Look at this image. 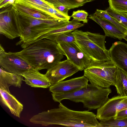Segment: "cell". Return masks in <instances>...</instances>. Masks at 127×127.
<instances>
[{
    "label": "cell",
    "mask_w": 127,
    "mask_h": 127,
    "mask_svg": "<svg viewBox=\"0 0 127 127\" xmlns=\"http://www.w3.org/2000/svg\"><path fill=\"white\" fill-rule=\"evenodd\" d=\"M106 10L119 23L127 29V17L121 13L115 11L109 7Z\"/></svg>",
    "instance_id": "cell-27"
},
{
    "label": "cell",
    "mask_w": 127,
    "mask_h": 127,
    "mask_svg": "<svg viewBox=\"0 0 127 127\" xmlns=\"http://www.w3.org/2000/svg\"><path fill=\"white\" fill-rule=\"evenodd\" d=\"M53 4L54 6L60 5L66 6L71 9L78 8L84 5L86 3L95 0H45Z\"/></svg>",
    "instance_id": "cell-22"
},
{
    "label": "cell",
    "mask_w": 127,
    "mask_h": 127,
    "mask_svg": "<svg viewBox=\"0 0 127 127\" xmlns=\"http://www.w3.org/2000/svg\"><path fill=\"white\" fill-rule=\"evenodd\" d=\"M16 0H0V8L13 5Z\"/></svg>",
    "instance_id": "cell-32"
},
{
    "label": "cell",
    "mask_w": 127,
    "mask_h": 127,
    "mask_svg": "<svg viewBox=\"0 0 127 127\" xmlns=\"http://www.w3.org/2000/svg\"><path fill=\"white\" fill-rule=\"evenodd\" d=\"M113 118L119 120L127 118V109L122 110L117 113Z\"/></svg>",
    "instance_id": "cell-30"
},
{
    "label": "cell",
    "mask_w": 127,
    "mask_h": 127,
    "mask_svg": "<svg viewBox=\"0 0 127 127\" xmlns=\"http://www.w3.org/2000/svg\"><path fill=\"white\" fill-rule=\"evenodd\" d=\"M75 37L72 32H66L58 36L54 41L57 44L61 43H71L75 42Z\"/></svg>",
    "instance_id": "cell-26"
},
{
    "label": "cell",
    "mask_w": 127,
    "mask_h": 127,
    "mask_svg": "<svg viewBox=\"0 0 127 127\" xmlns=\"http://www.w3.org/2000/svg\"><path fill=\"white\" fill-rule=\"evenodd\" d=\"M72 33L75 38V42L91 60H111L109 50L106 49L105 45V35L77 29Z\"/></svg>",
    "instance_id": "cell-4"
},
{
    "label": "cell",
    "mask_w": 127,
    "mask_h": 127,
    "mask_svg": "<svg viewBox=\"0 0 127 127\" xmlns=\"http://www.w3.org/2000/svg\"><path fill=\"white\" fill-rule=\"evenodd\" d=\"M12 6L11 5L1 8L0 13V33L11 39L19 37L13 19Z\"/></svg>",
    "instance_id": "cell-9"
},
{
    "label": "cell",
    "mask_w": 127,
    "mask_h": 127,
    "mask_svg": "<svg viewBox=\"0 0 127 127\" xmlns=\"http://www.w3.org/2000/svg\"><path fill=\"white\" fill-rule=\"evenodd\" d=\"M109 7L116 12L127 13V0H108Z\"/></svg>",
    "instance_id": "cell-24"
},
{
    "label": "cell",
    "mask_w": 127,
    "mask_h": 127,
    "mask_svg": "<svg viewBox=\"0 0 127 127\" xmlns=\"http://www.w3.org/2000/svg\"><path fill=\"white\" fill-rule=\"evenodd\" d=\"M123 39H125L127 41V32L125 34V35L123 37Z\"/></svg>",
    "instance_id": "cell-33"
},
{
    "label": "cell",
    "mask_w": 127,
    "mask_h": 127,
    "mask_svg": "<svg viewBox=\"0 0 127 127\" xmlns=\"http://www.w3.org/2000/svg\"><path fill=\"white\" fill-rule=\"evenodd\" d=\"M100 87L88 84L86 88L66 93H52V99L56 102H60L63 99H68L76 102H81L89 98Z\"/></svg>",
    "instance_id": "cell-10"
},
{
    "label": "cell",
    "mask_w": 127,
    "mask_h": 127,
    "mask_svg": "<svg viewBox=\"0 0 127 127\" xmlns=\"http://www.w3.org/2000/svg\"><path fill=\"white\" fill-rule=\"evenodd\" d=\"M127 96L119 95L109 99L101 107L97 109L96 119L101 121L113 118L117 113L121 102Z\"/></svg>",
    "instance_id": "cell-13"
},
{
    "label": "cell",
    "mask_w": 127,
    "mask_h": 127,
    "mask_svg": "<svg viewBox=\"0 0 127 127\" xmlns=\"http://www.w3.org/2000/svg\"><path fill=\"white\" fill-rule=\"evenodd\" d=\"M88 15V13L85 11L78 10L73 11L71 16L75 20L79 21H82L84 23H88L87 17Z\"/></svg>",
    "instance_id": "cell-29"
},
{
    "label": "cell",
    "mask_w": 127,
    "mask_h": 127,
    "mask_svg": "<svg viewBox=\"0 0 127 127\" xmlns=\"http://www.w3.org/2000/svg\"><path fill=\"white\" fill-rule=\"evenodd\" d=\"M114 82L117 94L122 96H127V72L117 67Z\"/></svg>",
    "instance_id": "cell-20"
},
{
    "label": "cell",
    "mask_w": 127,
    "mask_h": 127,
    "mask_svg": "<svg viewBox=\"0 0 127 127\" xmlns=\"http://www.w3.org/2000/svg\"><path fill=\"white\" fill-rule=\"evenodd\" d=\"M21 75L11 73L4 70L1 67L0 68V88L10 92L9 88L11 86L20 88L23 81Z\"/></svg>",
    "instance_id": "cell-18"
},
{
    "label": "cell",
    "mask_w": 127,
    "mask_h": 127,
    "mask_svg": "<svg viewBox=\"0 0 127 127\" xmlns=\"http://www.w3.org/2000/svg\"><path fill=\"white\" fill-rule=\"evenodd\" d=\"M111 92L110 88L100 87L90 97L82 103L84 107L90 110L99 108L108 100V95Z\"/></svg>",
    "instance_id": "cell-15"
},
{
    "label": "cell",
    "mask_w": 127,
    "mask_h": 127,
    "mask_svg": "<svg viewBox=\"0 0 127 127\" xmlns=\"http://www.w3.org/2000/svg\"><path fill=\"white\" fill-rule=\"evenodd\" d=\"M117 67L111 60L97 61L91 60L84 70V75L90 84L102 88L115 86L114 76Z\"/></svg>",
    "instance_id": "cell-5"
},
{
    "label": "cell",
    "mask_w": 127,
    "mask_h": 127,
    "mask_svg": "<svg viewBox=\"0 0 127 127\" xmlns=\"http://www.w3.org/2000/svg\"><path fill=\"white\" fill-rule=\"evenodd\" d=\"M80 71L67 59L60 61L47 70L45 74L52 86Z\"/></svg>",
    "instance_id": "cell-7"
},
{
    "label": "cell",
    "mask_w": 127,
    "mask_h": 127,
    "mask_svg": "<svg viewBox=\"0 0 127 127\" xmlns=\"http://www.w3.org/2000/svg\"><path fill=\"white\" fill-rule=\"evenodd\" d=\"M30 121L42 126L57 125L68 127H100L96 115L88 110L70 109L61 102L57 108L43 111L33 116Z\"/></svg>",
    "instance_id": "cell-1"
},
{
    "label": "cell",
    "mask_w": 127,
    "mask_h": 127,
    "mask_svg": "<svg viewBox=\"0 0 127 127\" xmlns=\"http://www.w3.org/2000/svg\"><path fill=\"white\" fill-rule=\"evenodd\" d=\"M68 60L77 67L80 71L84 70L88 66L91 60L80 49L76 43H58Z\"/></svg>",
    "instance_id": "cell-8"
},
{
    "label": "cell",
    "mask_w": 127,
    "mask_h": 127,
    "mask_svg": "<svg viewBox=\"0 0 127 127\" xmlns=\"http://www.w3.org/2000/svg\"><path fill=\"white\" fill-rule=\"evenodd\" d=\"M13 20L19 35L16 45L24 48L35 42L39 37L54 29V23L62 20H45L34 18L18 12L13 7Z\"/></svg>",
    "instance_id": "cell-3"
},
{
    "label": "cell",
    "mask_w": 127,
    "mask_h": 127,
    "mask_svg": "<svg viewBox=\"0 0 127 127\" xmlns=\"http://www.w3.org/2000/svg\"><path fill=\"white\" fill-rule=\"evenodd\" d=\"M113 24L125 34L127 32V29L119 23L114 18L111 16L105 10L96 9L94 13Z\"/></svg>",
    "instance_id": "cell-23"
},
{
    "label": "cell",
    "mask_w": 127,
    "mask_h": 127,
    "mask_svg": "<svg viewBox=\"0 0 127 127\" xmlns=\"http://www.w3.org/2000/svg\"><path fill=\"white\" fill-rule=\"evenodd\" d=\"M121 13L127 17V13Z\"/></svg>",
    "instance_id": "cell-34"
},
{
    "label": "cell",
    "mask_w": 127,
    "mask_h": 127,
    "mask_svg": "<svg viewBox=\"0 0 127 127\" xmlns=\"http://www.w3.org/2000/svg\"><path fill=\"white\" fill-rule=\"evenodd\" d=\"M97 23L103 29L106 36L120 40L123 39L125 34L109 21L97 15L95 13L90 15L88 18Z\"/></svg>",
    "instance_id": "cell-16"
},
{
    "label": "cell",
    "mask_w": 127,
    "mask_h": 127,
    "mask_svg": "<svg viewBox=\"0 0 127 127\" xmlns=\"http://www.w3.org/2000/svg\"><path fill=\"white\" fill-rule=\"evenodd\" d=\"M0 64L7 71L20 75L33 68L16 52H6L1 44Z\"/></svg>",
    "instance_id": "cell-6"
},
{
    "label": "cell",
    "mask_w": 127,
    "mask_h": 127,
    "mask_svg": "<svg viewBox=\"0 0 127 127\" xmlns=\"http://www.w3.org/2000/svg\"><path fill=\"white\" fill-rule=\"evenodd\" d=\"M89 81L84 75L69 80L60 81L51 86L49 91L52 93H66L86 88Z\"/></svg>",
    "instance_id": "cell-11"
},
{
    "label": "cell",
    "mask_w": 127,
    "mask_h": 127,
    "mask_svg": "<svg viewBox=\"0 0 127 127\" xmlns=\"http://www.w3.org/2000/svg\"><path fill=\"white\" fill-rule=\"evenodd\" d=\"M13 6L18 12L34 18L45 20L57 19L37 10L18 4L14 3Z\"/></svg>",
    "instance_id": "cell-21"
},
{
    "label": "cell",
    "mask_w": 127,
    "mask_h": 127,
    "mask_svg": "<svg viewBox=\"0 0 127 127\" xmlns=\"http://www.w3.org/2000/svg\"><path fill=\"white\" fill-rule=\"evenodd\" d=\"M16 53L33 68L38 71L48 69L60 61L64 55L58 44L45 38Z\"/></svg>",
    "instance_id": "cell-2"
},
{
    "label": "cell",
    "mask_w": 127,
    "mask_h": 127,
    "mask_svg": "<svg viewBox=\"0 0 127 127\" xmlns=\"http://www.w3.org/2000/svg\"><path fill=\"white\" fill-rule=\"evenodd\" d=\"M84 25L80 21L73 19L62 27L50 31L42 35L37 39L35 42L44 38L54 41L56 38L59 35L66 32H72Z\"/></svg>",
    "instance_id": "cell-19"
},
{
    "label": "cell",
    "mask_w": 127,
    "mask_h": 127,
    "mask_svg": "<svg viewBox=\"0 0 127 127\" xmlns=\"http://www.w3.org/2000/svg\"><path fill=\"white\" fill-rule=\"evenodd\" d=\"M21 76L24 78L26 83L32 87L47 88L51 86L45 74L40 73L38 70L33 68L24 73Z\"/></svg>",
    "instance_id": "cell-14"
},
{
    "label": "cell",
    "mask_w": 127,
    "mask_h": 127,
    "mask_svg": "<svg viewBox=\"0 0 127 127\" xmlns=\"http://www.w3.org/2000/svg\"><path fill=\"white\" fill-rule=\"evenodd\" d=\"M109 50L111 60L117 67L127 72V44L116 41Z\"/></svg>",
    "instance_id": "cell-12"
},
{
    "label": "cell",
    "mask_w": 127,
    "mask_h": 127,
    "mask_svg": "<svg viewBox=\"0 0 127 127\" xmlns=\"http://www.w3.org/2000/svg\"><path fill=\"white\" fill-rule=\"evenodd\" d=\"M24 3L40 5L47 7H54L53 4L45 0H16L14 3L20 4Z\"/></svg>",
    "instance_id": "cell-28"
},
{
    "label": "cell",
    "mask_w": 127,
    "mask_h": 127,
    "mask_svg": "<svg viewBox=\"0 0 127 127\" xmlns=\"http://www.w3.org/2000/svg\"><path fill=\"white\" fill-rule=\"evenodd\" d=\"M100 127H127V118L116 120L113 118L106 120L100 121Z\"/></svg>",
    "instance_id": "cell-25"
},
{
    "label": "cell",
    "mask_w": 127,
    "mask_h": 127,
    "mask_svg": "<svg viewBox=\"0 0 127 127\" xmlns=\"http://www.w3.org/2000/svg\"><path fill=\"white\" fill-rule=\"evenodd\" d=\"M54 7L56 9L67 16H69L68 14V11L71 9L69 7L63 5H60Z\"/></svg>",
    "instance_id": "cell-31"
},
{
    "label": "cell",
    "mask_w": 127,
    "mask_h": 127,
    "mask_svg": "<svg viewBox=\"0 0 127 127\" xmlns=\"http://www.w3.org/2000/svg\"><path fill=\"white\" fill-rule=\"evenodd\" d=\"M0 100L9 109L11 113L20 118L23 106L10 92L0 88Z\"/></svg>",
    "instance_id": "cell-17"
}]
</instances>
